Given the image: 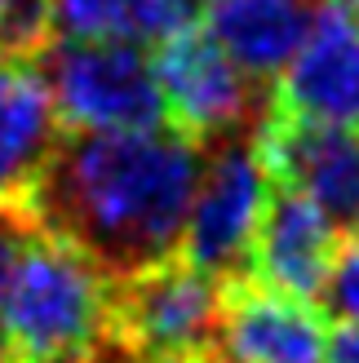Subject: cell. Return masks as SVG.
Masks as SVG:
<instances>
[{
  "mask_svg": "<svg viewBox=\"0 0 359 363\" xmlns=\"http://www.w3.org/2000/svg\"><path fill=\"white\" fill-rule=\"evenodd\" d=\"M204 147L177 129L71 133L35 182L31 217L84 248L111 279L177 257Z\"/></svg>",
  "mask_w": 359,
  "mask_h": 363,
  "instance_id": "obj_1",
  "label": "cell"
},
{
  "mask_svg": "<svg viewBox=\"0 0 359 363\" xmlns=\"http://www.w3.org/2000/svg\"><path fill=\"white\" fill-rule=\"evenodd\" d=\"M111 275L35 222L0 315L13 363H89L111 341Z\"/></svg>",
  "mask_w": 359,
  "mask_h": 363,
  "instance_id": "obj_2",
  "label": "cell"
},
{
  "mask_svg": "<svg viewBox=\"0 0 359 363\" xmlns=\"http://www.w3.org/2000/svg\"><path fill=\"white\" fill-rule=\"evenodd\" d=\"M35 67L45 76L53 116L71 133H142L169 124L147 49L49 40L45 62Z\"/></svg>",
  "mask_w": 359,
  "mask_h": 363,
  "instance_id": "obj_3",
  "label": "cell"
},
{
  "mask_svg": "<svg viewBox=\"0 0 359 363\" xmlns=\"http://www.w3.org/2000/svg\"><path fill=\"white\" fill-rule=\"evenodd\" d=\"M222 279L182 257L155 262L111 288V337L147 359H209L222 333Z\"/></svg>",
  "mask_w": 359,
  "mask_h": 363,
  "instance_id": "obj_4",
  "label": "cell"
},
{
  "mask_svg": "<svg viewBox=\"0 0 359 363\" xmlns=\"http://www.w3.org/2000/svg\"><path fill=\"white\" fill-rule=\"evenodd\" d=\"M271 195H275V177L266 169L258 142L222 138L200 164L177 257L213 279L248 270V252H253Z\"/></svg>",
  "mask_w": 359,
  "mask_h": 363,
  "instance_id": "obj_5",
  "label": "cell"
},
{
  "mask_svg": "<svg viewBox=\"0 0 359 363\" xmlns=\"http://www.w3.org/2000/svg\"><path fill=\"white\" fill-rule=\"evenodd\" d=\"M155 80L165 94V111L177 133L195 142L240 138L262 116V94L204 31H187L155 49Z\"/></svg>",
  "mask_w": 359,
  "mask_h": 363,
  "instance_id": "obj_6",
  "label": "cell"
},
{
  "mask_svg": "<svg viewBox=\"0 0 359 363\" xmlns=\"http://www.w3.org/2000/svg\"><path fill=\"white\" fill-rule=\"evenodd\" d=\"M258 151L280 191H293L328 217L337 235H359V129L275 120L258 129Z\"/></svg>",
  "mask_w": 359,
  "mask_h": 363,
  "instance_id": "obj_7",
  "label": "cell"
},
{
  "mask_svg": "<svg viewBox=\"0 0 359 363\" xmlns=\"http://www.w3.org/2000/svg\"><path fill=\"white\" fill-rule=\"evenodd\" d=\"M275 102L284 120L359 129V18L346 5L319 0L306 40L275 80Z\"/></svg>",
  "mask_w": 359,
  "mask_h": 363,
  "instance_id": "obj_8",
  "label": "cell"
},
{
  "mask_svg": "<svg viewBox=\"0 0 359 363\" xmlns=\"http://www.w3.org/2000/svg\"><path fill=\"white\" fill-rule=\"evenodd\" d=\"M337 240H342L337 226L311 199H302L293 191H275L271 204H266L262 226H258L253 252H248V270L271 293L311 301L324 293L333 257L342 248Z\"/></svg>",
  "mask_w": 359,
  "mask_h": 363,
  "instance_id": "obj_9",
  "label": "cell"
},
{
  "mask_svg": "<svg viewBox=\"0 0 359 363\" xmlns=\"http://www.w3.org/2000/svg\"><path fill=\"white\" fill-rule=\"evenodd\" d=\"M218 346L226 363H324L328 323L311 301L271 288H240L226 297Z\"/></svg>",
  "mask_w": 359,
  "mask_h": 363,
  "instance_id": "obj_10",
  "label": "cell"
},
{
  "mask_svg": "<svg viewBox=\"0 0 359 363\" xmlns=\"http://www.w3.org/2000/svg\"><path fill=\"white\" fill-rule=\"evenodd\" d=\"M62 142L45 76L31 58H0V208L35 191L49 155Z\"/></svg>",
  "mask_w": 359,
  "mask_h": 363,
  "instance_id": "obj_11",
  "label": "cell"
},
{
  "mask_svg": "<svg viewBox=\"0 0 359 363\" xmlns=\"http://www.w3.org/2000/svg\"><path fill=\"white\" fill-rule=\"evenodd\" d=\"M319 0H213L204 9V35L253 84L280 80L315 23Z\"/></svg>",
  "mask_w": 359,
  "mask_h": 363,
  "instance_id": "obj_12",
  "label": "cell"
},
{
  "mask_svg": "<svg viewBox=\"0 0 359 363\" xmlns=\"http://www.w3.org/2000/svg\"><path fill=\"white\" fill-rule=\"evenodd\" d=\"M53 40L165 49L195 31L200 9L191 0H45Z\"/></svg>",
  "mask_w": 359,
  "mask_h": 363,
  "instance_id": "obj_13",
  "label": "cell"
},
{
  "mask_svg": "<svg viewBox=\"0 0 359 363\" xmlns=\"http://www.w3.org/2000/svg\"><path fill=\"white\" fill-rule=\"evenodd\" d=\"M324 301L342 323H355L359 328V235H350V240L337 248L333 270L324 279Z\"/></svg>",
  "mask_w": 359,
  "mask_h": 363,
  "instance_id": "obj_14",
  "label": "cell"
},
{
  "mask_svg": "<svg viewBox=\"0 0 359 363\" xmlns=\"http://www.w3.org/2000/svg\"><path fill=\"white\" fill-rule=\"evenodd\" d=\"M324 363H359V328L355 323H337V328L328 333Z\"/></svg>",
  "mask_w": 359,
  "mask_h": 363,
  "instance_id": "obj_15",
  "label": "cell"
},
{
  "mask_svg": "<svg viewBox=\"0 0 359 363\" xmlns=\"http://www.w3.org/2000/svg\"><path fill=\"white\" fill-rule=\"evenodd\" d=\"M5 301V293H0ZM0 363H13V350H9V337H5V315H0Z\"/></svg>",
  "mask_w": 359,
  "mask_h": 363,
  "instance_id": "obj_16",
  "label": "cell"
},
{
  "mask_svg": "<svg viewBox=\"0 0 359 363\" xmlns=\"http://www.w3.org/2000/svg\"><path fill=\"white\" fill-rule=\"evenodd\" d=\"M18 5H27V0H0V18H9Z\"/></svg>",
  "mask_w": 359,
  "mask_h": 363,
  "instance_id": "obj_17",
  "label": "cell"
},
{
  "mask_svg": "<svg viewBox=\"0 0 359 363\" xmlns=\"http://www.w3.org/2000/svg\"><path fill=\"white\" fill-rule=\"evenodd\" d=\"M147 363H209V359H147Z\"/></svg>",
  "mask_w": 359,
  "mask_h": 363,
  "instance_id": "obj_18",
  "label": "cell"
},
{
  "mask_svg": "<svg viewBox=\"0 0 359 363\" xmlns=\"http://www.w3.org/2000/svg\"><path fill=\"white\" fill-rule=\"evenodd\" d=\"M337 5H346V9L355 13V9H359V0H337Z\"/></svg>",
  "mask_w": 359,
  "mask_h": 363,
  "instance_id": "obj_19",
  "label": "cell"
},
{
  "mask_svg": "<svg viewBox=\"0 0 359 363\" xmlns=\"http://www.w3.org/2000/svg\"><path fill=\"white\" fill-rule=\"evenodd\" d=\"M191 5H195V9H209V5H213V0H191Z\"/></svg>",
  "mask_w": 359,
  "mask_h": 363,
  "instance_id": "obj_20",
  "label": "cell"
},
{
  "mask_svg": "<svg viewBox=\"0 0 359 363\" xmlns=\"http://www.w3.org/2000/svg\"><path fill=\"white\" fill-rule=\"evenodd\" d=\"M89 363H111V359H106V354H98V359H89Z\"/></svg>",
  "mask_w": 359,
  "mask_h": 363,
  "instance_id": "obj_21",
  "label": "cell"
},
{
  "mask_svg": "<svg viewBox=\"0 0 359 363\" xmlns=\"http://www.w3.org/2000/svg\"><path fill=\"white\" fill-rule=\"evenodd\" d=\"M355 18H359V9H355Z\"/></svg>",
  "mask_w": 359,
  "mask_h": 363,
  "instance_id": "obj_22",
  "label": "cell"
}]
</instances>
